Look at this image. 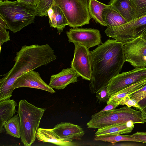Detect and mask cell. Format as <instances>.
Returning a JSON list of instances; mask_svg holds the SVG:
<instances>
[{"label": "cell", "instance_id": "23", "mask_svg": "<svg viewBox=\"0 0 146 146\" xmlns=\"http://www.w3.org/2000/svg\"><path fill=\"white\" fill-rule=\"evenodd\" d=\"M3 127L6 133L16 138H20V120L18 113L6 121Z\"/></svg>", "mask_w": 146, "mask_h": 146}, {"label": "cell", "instance_id": "12", "mask_svg": "<svg viewBox=\"0 0 146 146\" xmlns=\"http://www.w3.org/2000/svg\"><path fill=\"white\" fill-rule=\"evenodd\" d=\"M15 89L19 88L27 87L40 89L53 94L55 91L42 79L38 72L32 70L19 77L13 86Z\"/></svg>", "mask_w": 146, "mask_h": 146}, {"label": "cell", "instance_id": "34", "mask_svg": "<svg viewBox=\"0 0 146 146\" xmlns=\"http://www.w3.org/2000/svg\"><path fill=\"white\" fill-rule=\"evenodd\" d=\"M0 28L6 30L9 29L6 22L1 15H0Z\"/></svg>", "mask_w": 146, "mask_h": 146}, {"label": "cell", "instance_id": "10", "mask_svg": "<svg viewBox=\"0 0 146 146\" xmlns=\"http://www.w3.org/2000/svg\"><path fill=\"white\" fill-rule=\"evenodd\" d=\"M146 79V68H135L123 72L113 77L108 86V91L110 96L133 84Z\"/></svg>", "mask_w": 146, "mask_h": 146}, {"label": "cell", "instance_id": "6", "mask_svg": "<svg viewBox=\"0 0 146 146\" xmlns=\"http://www.w3.org/2000/svg\"><path fill=\"white\" fill-rule=\"evenodd\" d=\"M54 4L61 9L69 26L74 28L89 24L88 0H54Z\"/></svg>", "mask_w": 146, "mask_h": 146}, {"label": "cell", "instance_id": "7", "mask_svg": "<svg viewBox=\"0 0 146 146\" xmlns=\"http://www.w3.org/2000/svg\"><path fill=\"white\" fill-rule=\"evenodd\" d=\"M146 33V15L105 33L107 36L123 44Z\"/></svg>", "mask_w": 146, "mask_h": 146}, {"label": "cell", "instance_id": "1", "mask_svg": "<svg viewBox=\"0 0 146 146\" xmlns=\"http://www.w3.org/2000/svg\"><path fill=\"white\" fill-rule=\"evenodd\" d=\"M90 53L92 73L89 88L94 94L108 86L119 74L125 61L123 44L115 39H109Z\"/></svg>", "mask_w": 146, "mask_h": 146}, {"label": "cell", "instance_id": "4", "mask_svg": "<svg viewBox=\"0 0 146 146\" xmlns=\"http://www.w3.org/2000/svg\"><path fill=\"white\" fill-rule=\"evenodd\" d=\"M46 108L37 107L25 100L19 102L17 111L20 120V138L25 146H30L36 139V131Z\"/></svg>", "mask_w": 146, "mask_h": 146}, {"label": "cell", "instance_id": "30", "mask_svg": "<svg viewBox=\"0 0 146 146\" xmlns=\"http://www.w3.org/2000/svg\"><path fill=\"white\" fill-rule=\"evenodd\" d=\"M6 29L0 28V49L1 46L4 42L10 40V36L9 31H7Z\"/></svg>", "mask_w": 146, "mask_h": 146}, {"label": "cell", "instance_id": "22", "mask_svg": "<svg viewBox=\"0 0 146 146\" xmlns=\"http://www.w3.org/2000/svg\"><path fill=\"white\" fill-rule=\"evenodd\" d=\"M111 7V5H106L97 0L88 1V10L91 17L96 22L104 26H106V25L103 19V11L106 9Z\"/></svg>", "mask_w": 146, "mask_h": 146}, {"label": "cell", "instance_id": "17", "mask_svg": "<svg viewBox=\"0 0 146 146\" xmlns=\"http://www.w3.org/2000/svg\"><path fill=\"white\" fill-rule=\"evenodd\" d=\"M49 24L51 27L56 28L60 34L65 27L68 25L67 20L63 11L58 5L53 4L48 11Z\"/></svg>", "mask_w": 146, "mask_h": 146}, {"label": "cell", "instance_id": "9", "mask_svg": "<svg viewBox=\"0 0 146 146\" xmlns=\"http://www.w3.org/2000/svg\"><path fill=\"white\" fill-rule=\"evenodd\" d=\"M74 54L71 67L83 79L90 81L92 73L90 52L86 46L74 44Z\"/></svg>", "mask_w": 146, "mask_h": 146}, {"label": "cell", "instance_id": "31", "mask_svg": "<svg viewBox=\"0 0 146 146\" xmlns=\"http://www.w3.org/2000/svg\"><path fill=\"white\" fill-rule=\"evenodd\" d=\"M131 135L141 141V143H146V131H137Z\"/></svg>", "mask_w": 146, "mask_h": 146}, {"label": "cell", "instance_id": "18", "mask_svg": "<svg viewBox=\"0 0 146 146\" xmlns=\"http://www.w3.org/2000/svg\"><path fill=\"white\" fill-rule=\"evenodd\" d=\"M134 124L132 121H129L106 126L98 129L95 136L129 133L133 130Z\"/></svg>", "mask_w": 146, "mask_h": 146}, {"label": "cell", "instance_id": "14", "mask_svg": "<svg viewBox=\"0 0 146 146\" xmlns=\"http://www.w3.org/2000/svg\"><path fill=\"white\" fill-rule=\"evenodd\" d=\"M79 76L71 68L63 69L58 74L51 76L48 85L53 89L62 90L69 84L76 82Z\"/></svg>", "mask_w": 146, "mask_h": 146}, {"label": "cell", "instance_id": "29", "mask_svg": "<svg viewBox=\"0 0 146 146\" xmlns=\"http://www.w3.org/2000/svg\"><path fill=\"white\" fill-rule=\"evenodd\" d=\"M119 105H125L129 107H133L137 108L139 110L141 108L135 100L131 99L129 96L125 97L120 102Z\"/></svg>", "mask_w": 146, "mask_h": 146}, {"label": "cell", "instance_id": "8", "mask_svg": "<svg viewBox=\"0 0 146 146\" xmlns=\"http://www.w3.org/2000/svg\"><path fill=\"white\" fill-rule=\"evenodd\" d=\"M125 62L135 68L146 67V40L140 36L123 44Z\"/></svg>", "mask_w": 146, "mask_h": 146}, {"label": "cell", "instance_id": "3", "mask_svg": "<svg viewBox=\"0 0 146 146\" xmlns=\"http://www.w3.org/2000/svg\"><path fill=\"white\" fill-rule=\"evenodd\" d=\"M37 14L36 6L17 0L13 1L7 0L0 2V15L13 33L34 23Z\"/></svg>", "mask_w": 146, "mask_h": 146}, {"label": "cell", "instance_id": "15", "mask_svg": "<svg viewBox=\"0 0 146 146\" xmlns=\"http://www.w3.org/2000/svg\"><path fill=\"white\" fill-rule=\"evenodd\" d=\"M36 137L39 141L43 143H50L60 146H76L78 145L72 141L61 139L52 129L38 128L36 131Z\"/></svg>", "mask_w": 146, "mask_h": 146}, {"label": "cell", "instance_id": "2", "mask_svg": "<svg viewBox=\"0 0 146 146\" xmlns=\"http://www.w3.org/2000/svg\"><path fill=\"white\" fill-rule=\"evenodd\" d=\"M56 58L54 50L48 44L22 46L16 53L13 67L8 72L1 75L3 77L0 79V101L9 99L12 96L13 85L19 77L50 63Z\"/></svg>", "mask_w": 146, "mask_h": 146}, {"label": "cell", "instance_id": "19", "mask_svg": "<svg viewBox=\"0 0 146 146\" xmlns=\"http://www.w3.org/2000/svg\"><path fill=\"white\" fill-rule=\"evenodd\" d=\"M16 102L10 99L0 101V133L6 131L3 127L5 123L11 119L16 112Z\"/></svg>", "mask_w": 146, "mask_h": 146}, {"label": "cell", "instance_id": "21", "mask_svg": "<svg viewBox=\"0 0 146 146\" xmlns=\"http://www.w3.org/2000/svg\"><path fill=\"white\" fill-rule=\"evenodd\" d=\"M103 18L107 27L105 32L113 30L127 23L119 13L111 7L104 11Z\"/></svg>", "mask_w": 146, "mask_h": 146}, {"label": "cell", "instance_id": "25", "mask_svg": "<svg viewBox=\"0 0 146 146\" xmlns=\"http://www.w3.org/2000/svg\"><path fill=\"white\" fill-rule=\"evenodd\" d=\"M135 13L136 19L146 15V0H129Z\"/></svg>", "mask_w": 146, "mask_h": 146}, {"label": "cell", "instance_id": "37", "mask_svg": "<svg viewBox=\"0 0 146 146\" xmlns=\"http://www.w3.org/2000/svg\"><path fill=\"white\" fill-rule=\"evenodd\" d=\"M7 0H0V2H3V1H6Z\"/></svg>", "mask_w": 146, "mask_h": 146}, {"label": "cell", "instance_id": "20", "mask_svg": "<svg viewBox=\"0 0 146 146\" xmlns=\"http://www.w3.org/2000/svg\"><path fill=\"white\" fill-rule=\"evenodd\" d=\"M111 8L119 13L127 23L136 19L132 4L129 0H115L109 3Z\"/></svg>", "mask_w": 146, "mask_h": 146}, {"label": "cell", "instance_id": "24", "mask_svg": "<svg viewBox=\"0 0 146 146\" xmlns=\"http://www.w3.org/2000/svg\"><path fill=\"white\" fill-rule=\"evenodd\" d=\"M94 140L108 142L113 144L120 141H133L141 143L139 140L135 139L131 135H104L95 136Z\"/></svg>", "mask_w": 146, "mask_h": 146}, {"label": "cell", "instance_id": "26", "mask_svg": "<svg viewBox=\"0 0 146 146\" xmlns=\"http://www.w3.org/2000/svg\"><path fill=\"white\" fill-rule=\"evenodd\" d=\"M54 0H39L36 7L38 16L42 17L46 16L48 10L51 7L54 3Z\"/></svg>", "mask_w": 146, "mask_h": 146}, {"label": "cell", "instance_id": "5", "mask_svg": "<svg viewBox=\"0 0 146 146\" xmlns=\"http://www.w3.org/2000/svg\"><path fill=\"white\" fill-rule=\"evenodd\" d=\"M131 121L135 124H143L146 120L141 111L127 106L96 114L95 113L87 123L88 128L99 129L113 124Z\"/></svg>", "mask_w": 146, "mask_h": 146}, {"label": "cell", "instance_id": "11", "mask_svg": "<svg viewBox=\"0 0 146 146\" xmlns=\"http://www.w3.org/2000/svg\"><path fill=\"white\" fill-rule=\"evenodd\" d=\"M69 42L78 43L89 49L102 44L99 30L91 28H71L66 32Z\"/></svg>", "mask_w": 146, "mask_h": 146}, {"label": "cell", "instance_id": "28", "mask_svg": "<svg viewBox=\"0 0 146 146\" xmlns=\"http://www.w3.org/2000/svg\"><path fill=\"white\" fill-rule=\"evenodd\" d=\"M96 94V97L100 100L103 102H107L110 97L108 94L107 86L103 88Z\"/></svg>", "mask_w": 146, "mask_h": 146}, {"label": "cell", "instance_id": "36", "mask_svg": "<svg viewBox=\"0 0 146 146\" xmlns=\"http://www.w3.org/2000/svg\"><path fill=\"white\" fill-rule=\"evenodd\" d=\"M115 0H111L109 2V3H110L112 2H113V1H114Z\"/></svg>", "mask_w": 146, "mask_h": 146}, {"label": "cell", "instance_id": "32", "mask_svg": "<svg viewBox=\"0 0 146 146\" xmlns=\"http://www.w3.org/2000/svg\"><path fill=\"white\" fill-rule=\"evenodd\" d=\"M116 107L115 106L111 104H107V105L102 110L95 113L96 114H99L107 111H110L116 109Z\"/></svg>", "mask_w": 146, "mask_h": 146}, {"label": "cell", "instance_id": "27", "mask_svg": "<svg viewBox=\"0 0 146 146\" xmlns=\"http://www.w3.org/2000/svg\"><path fill=\"white\" fill-rule=\"evenodd\" d=\"M146 97V85L141 89L132 94L130 98L136 101L137 103Z\"/></svg>", "mask_w": 146, "mask_h": 146}, {"label": "cell", "instance_id": "33", "mask_svg": "<svg viewBox=\"0 0 146 146\" xmlns=\"http://www.w3.org/2000/svg\"><path fill=\"white\" fill-rule=\"evenodd\" d=\"M19 1L36 6L39 0H17Z\"/></svg>", "mask_w": 146, "mask_h": 146}, {"label": "cell", "instance_id": "35", "mask_svg": "<svg viewBox=\"0 0 146 146\" xmlns=\"http://www.w3.org/2000/svg\"><path fill=\"white\" fill-rule=\"evenodd\" d=\"M139 110L141 111L143 117L146 120V104L144 106L141 107V109Z\"/></svg>", "mask_w": 146, "mask_h": 146}, {"label": "cell", "instance_id": "13", "mask_svg": "<svg viewBox=\"0 0 146 146\" xmlns=\"http://www.w3.org/2000/svg\"><path fill=\"white\" fill-rule=\"evenodd\" d=\"M52 129L61 139L71 141L81 140L85 133L80 126L69 122H61Z\"/></svg>", "mask_w": 146, "mask_h": 146}, {"label": "cell", "instance_id": "16", "mask_svg": "<svg viewBox=\"0 0 146 146\" xmlns=\"http://www.w3.org/2000/svg\"><path fill=\"white\" fill-rule=\"evenodd\" d=\"M146 85V79L139 81L111 95L107 104H111L116 107L126 96H130L132 94L141 89Z\"/></svg>", "mask_w": 146, "mask_h": 146}]
</instances>
